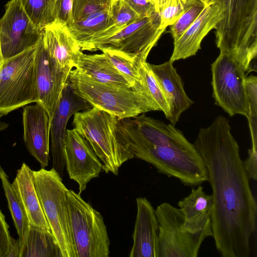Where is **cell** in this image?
Listing matches in <instances>:
<instances>
[{"label": "cell", "mask_w": 257, "mask_h": 257, "mask_svg": "<svg viewBox=\"0 0 257 257\" xmlns=\"http://www.w3.org/2000/svg\"><path fill=\"white\" fill-rule=\"evenodd\" d=\"M228 119L216 117L201 128L194 144L212 188V237L223 257H249L256 226L257 205Z\"/></svg>", "instance_id": "obj_1"}, {"label": "cell", "mask_w": 257, "mask_h": 257, "mask_svg": "<svg viewBox=\"0 0 257 257\" xmlns=\"http://www.w3.org/2000/svg\"><path fill=\"white\" fill-rule=\"evenodd\" d=\"M213 1L223 10V19L214 28L220 52L252 65L257 54V0Z\"/></svg>", "instance_id": "obj_2"}, {"label": "cell", "mask_w": 257, "mask_h": 257, "mask_svg": "<svg viewBox=\"0 0 257 257\" xmlns=\"http://www.w3.org/2000/svg\"><path fill=\"white\" fill-rule=\"evenodd\" d=\"M68 80L77 95L93 107L118 119L158 110L147 90L100 83L80 73L76 68L71 71Z\"/></svg>", "instance_id": "obj_3"}, {"label": "cell", "mask_w": 257, "mask_h": 257, "mask_svg": "<svg viewBox=\"0 0 257 257\" xmlns=\"http://www.w3.org/2000/svg\"><path fill=\"white\" fill-rule=\"evenodd\" d=\"M118 118L95 107L74 114V128L90 144L106 173L117 175L134 156L117 128Z\"/></svg>", "instance_id": "obj_4"}, {"label": "cell", "mask_w": 257, "mask_h": 257, "mask_svg": "<svg viewBox=\"0 0 257 257\" xmlns=\"http://www.w3.org/2000/svg\"><path fill=\"white\" fill-rule=\"evenodd\" d=\"M36 190L62 257H77L67 201L68 189L54 169L33 171Z\"/></svg>", "instance_id": "obj_5"}, {"label": "cell", "mask_w": 257, "mask_h": 257, "mask_svg": "<svg viewBox=\"0 0 257 257\" xmlns=\"http://www.w3.org/2000/svg\"><path fill=\"white\" fill-rule=\"evenodd\" d=\"M130 149L135 158L151 164L159 173L176 178L185 185L196 186L208 181L204 162L193 144Z\"/></svg>", "instance_id": "obj_6"}, {"label": "cell", "mask_w": 257, "mask_h": 257, "mask_svg": "<svg viewBox=\"0 0 257 257\" xmlns=\"http://www.w3.org/2000/svg\"><path fill=\"white\" fill-rule=\"evenodd\" d=\"M67 201L77 257H108L110 240L100 213L72 190Z\"/></svg>", "instance_id": "obj_7"}, {"label": "cell", "mask_w": 257, "mask_h": 257, "mask_svg": "<svg viewBox=\"0 0 257 257\" xmlns=\"http://www.w3.org/2000/svg\"><path fill=\"white\" fill-rule=\"evenodd\" d=\"M36 46L4 59L0 68V114L39 102L35 77Z\"/></svg>", "instance_id": "obj_8"}, {"label": "cell", "mask_w": 257, "mask_h": 257, "mask_svg": "<svg viewBox=\"0 0 257 257\" xmlns=\"http://www.w3.org/2000/svg\"><path fill=\"white\" fill-rule=\"evenodd\" d=\"M213 96L215 104L230 116H246L249 107L245 88L248 69L240 61L222 52L211 64Z\"/></svg>", "instance_id": "obj_9"}, {"label": "cell", "mask_w": 257, "mask_h": 257, "mask_svg": "<svg viewBox=\"0 0 257 257\" xmlns=\"http://www.w3.org/2000/svg\"><path fill=\"white\" fill-rule=\"evenodd\" d=\"M166 29L161 26L158 13L141 18L116 33L92 43L88 51L118 52L140 65L147 57Z\"/></svg>", "instance_id": "obj_10"}, {"label": "cell", "mask_w": 257, "mask_h": 257, "mask_svg": "<svg viewBox=\"0 0 257 257\" xmlns=\"http://www.w3.org/2000/svg\"><path fill=\"white\" fill-rule=\"evenodd\" d=\"M158 222L157 257H197L207 237L188 231L180 209L168 202L155 210Z\"/></svg>", "instance_id": "obj_11"}, {"label": "cell", "mask_w": 257, "mask_h": 257, "mask_svg": "<svg viewBox=\"0 0 257 257\" xmlns=\"http://www.w3.org/2000/svg\"><path fill=\"white\" fill-rule=\"evenodd\" d=\"M0 19V38L4 59L37 45L43 30L37 28L24 10L20 0H11Z\"/></svg>", "instance_id": "obj_12"}, {"label": "cell", "mask_w": 257, "mask_h": 257, "mask_svg": "<svg viewBox=\"0 0 257 257\" xmlns=\"http://www.w3.org/2000/svg\"><path fill=\"white\" fill-rule=\"evenodd\" d=\"M118 131L129 145L133 147L149 148L163 145H189L182 133L172 124L146 116L118 119Z\"/></svg>", "instance_id": "obj_13"}, {"label": "cell", "mask_w": 257, "mask_h": 257, "mask_svg": "<svg viewBox=\"0 0 257 257\" xmlns=\"http://www.w3.org/2000/svg\"><path fill=\"white\" fill-rule=\"evenodd\" d=\"M43 36L35 53V82L39 103L47 111L51 121L70 73L61 70L50 56Z\"/></svg>", "instance_id": "obj_14"}, {"label": "cell", "mask_w": 257, "mask_h": 257, "mask_svg": "<svg viewBox=\"0 0 257 257\" xmlns=\"http://www.w3.org/2000/svg\"><path fill=\"white\" fill-rule=\"evenodd\" d=\"M64 156L69 178L77 183L81 193L88 182L99 176L102 164L89 142L74 128L67 130Z\"/></svg>", "instance_id": "obj_15"}, {"label": "cell", "mask_w": 257, "mask_h": 257, "mask_svg": "<svg viewBox=\"0 0 257 257\" xmlns=\"http://www.w3.org/2000/svg\"><path fill=\"white\" fill-rule=\"evenodd\" d=\"M89 108L90 104L74 92L68 79L51 120L50 127L53 168L61 177L65 166L64 147L68 120L76 112Z\"/></svg>", "instance_id": "obj_16"}, {"label": "cell", "mask_w": 257, "mask_h": 257, "mask_svg": "<svg viewBox=\"0 0 257 257\" xmlns=\"http://www.w3.org/2000/svg\"><path fill=\"white\" fill-rule=\"evenodd\" d=\"M23 139L25 146L42 168L49 160L50 119L48 113L39 102L23 107Z\"/></svg>", "instance_id": "obj_17"}, {"label": "cell", "mask_w": 257, "mask_h": 257, "mask_svg": "<svg viewBox=\"0 0 257 257\" xmlns=\"http://www.w3.org/2000/svg\"><path fill=\"white\" fill-rule=\"evenodd\" d=\"M223 18V10L218 3L213 0L210 2L191 25L174 42L170 60L174 62L195 55L201 49L203 38Z\"/></svg>", "instance_id": "obj_18"}, {"label": "cell", "mask_w": 257, "mask_h": 257, "mask_svg": "<svg viewBox=\"0 0 257 257\" xmlns=\"http://www.w3.org/2000/svg\"><path fill=\"white\" fill-rule=\"evenodd\" d=\"M43 39L46 50L59 68L70 73L81 50L67 24L55 20L43 30Z\"/></svg>", "instance_id": "obj_19"}, {"label": "cell", "mask_w": 257, "mask_h": 257, "mask_svg": "<svg viewBox=\"0 0 257 257\" xmlns=\"http://www.w3.org/2000/svg\"><path fill=\"white\" fill-rule=\"evenodd\" d=\"M137 213L130 257H157L158 222L155 209L145 197L136 199Z\"/></svg>", "instance_id": "obj_20"}, {"label": "cell", "mask_w": 257, "mask_h": 257, "mask_svg": "<svg viewBox=\"0 0 257 257\" xmlns=\"http://www.w3.org/2000/svg\"><path fill=\"white\" fill-rule=\"evenodd\" d=\"M170 60L162 64L149 66L157 80L168 103L169 112L167 118L175 125L181 114L193 101L187 96L181 77Z\"/></svg>", "instance_id": "obj_21"}, {"label": "cell", "mask_w": 257, "mask_h": 257, "mask_svg": "<svg viewBox=\"0 0 257 257\" xmlns=\"http://www.w3.org/2000/svg\"><path fill=\"white\" fill-rule=\"evenodd\" d=\"M178 205L184 216L183 225L189 232L212 236L211 215L213 206L212 195L207 194L201 185L192 188L190 193Z\"/></svg>", "instance_id": "obj_22"}, {"label": "cell", "mask_w": 257, "mask_h": 257, "mask_svg": "<svg viewBox=\"0 0 257 257\" xmlns=\"http://www.w3.org/2000/svg\"><path fill=\"white\" fill-rule=\"evenodd\" d=\"M33 171L23 163L17 171L12 186L24 208L30 224L51 231L36 190Z\"/></svg>", "instance_id": "obj_23"}, {"label": "cell", "mask_w": 257, "mask_h": 257, "mask_svg": "<svg viewBox=\"0 0 257 257\" xmlns=\"http://www.w3.org/2000/svg\"><path fill=\"white\" fill-rule=\"evenodd\" d=\"M75 68L80 73L99 82L119 86L132 87L103 53L87 55L81 52Z\"/></svg>", "instance_id": "obj_24"}, {"label": "cell", "mask_w": 257, "mask_h": 257, "mask_svg": "<svg viewBox=\"0 0 257 257\" xmlns=\"http://www.w3.org/2000/svg\"><path fill=\"white\" fill-rule=\"evenodd\" d=\"M79 43L81 50H85L91 40L101 34L102 39L115 33L111 11H102L92 14L84 19L68 25Z\"/></svg>", "instance_id": "obj_25"}, {"label": "cell", "mask_w": 257, "mask_h": 257, "mask_svg": "<svg viewBox=\"0 0 257 257\" xmlns=\"http://www.w3.org/2000/svg\"><path fill=\"white\" fill-rule=\"evenodd\" d=\"M18 257H62V254L51 231L30 224Z\"/></svg>", "instance_id": "obj_26"}, {"label": "cell", "mask_w": 257, "mask_h": 257, "mask_svg": "<svg viewBox=\"0 0 257 257\" xmlns=\"http://www.w3.org/2000/svg\"><path fill=\"white\" fill-rule=\"evenodd\" d=\"M0 179L8 207L19 235L20 251L25 242L30 223L24 208L13 189L12 184L10 182L9 176L1 165Z\"/></svg>", "instance_id": "obj_27"}, {"label": "cell", "mask_w": 257, "mask_h": 257, "mask_svg": "<svg viewBox=\"0 0 257 257\" xmlns=\"http://www.w3.org/2000/svg\"><path fill=\"white\" fill-rule=\"evenodd\" d=\"M101 51L132 87L148 91L140 71L141 64L136 63L116 51L109 50Z\"/></svg>", "instance_id": "obj_28"}, {"label": "cell", "mask_w": 257, "mask_h": 257, "mask_svg": "<svg viewBox=\"0 0 257 257\" xmlns=\"http://www.w3.org/2000/svg\"><path fill=\"white\" fill-rule=\"evenodd\" d=\"M26 13L38 28L43 30L55 20L53 11L56 0H20Z\"/></svg>", "instance_id": "obj_29"}, {"label": "cell", "mask_w": 257, "mask_h": 257, "mask_svg": "<svg viewBox=\"0 0 257 257\" xmlns=\"http://www.w3.org/2000/svg\"><path fill=\"white\" fill-rule=\"evenodd\" d=\"M140 71L146 87L158 110L163 111L167 118L169 114V107L164 94L149 66V63L147 61L142 63L140 66Z\"/></svg>", "instance_id": "obj_30"}, {"label": "cell", "mask_w": 257, "mask_h": 257, "mask_svg": "<svg viewBox=\"0 0 257 257\" xmlns=\"http://www.w3.org/2000/svg\"><path fill=\"white\" fill-rule=\"evenodd\" d=\"M208 3L200 0H194L179 18L170 26L174 42L177 41L191 25Z\"/></svg>", "instance_id": "obj_31"}, {"label": "cell", "mask_w": 257, "mask_h": 257, "mask_svg": "<svg viewBox=\"0 0 257 257\" xmlns=\"http://www.w3.org/2000/svg\"><path fill=\"white\" fill-rule=\"evenodd\" d=\"M114 1V0H73L72 22L70 24L79 21L92 14L102 11H110Z\"/></svg>", "instance_id": "obj_32"}, {"label": "cell", "mask_w": 257, "mask_h": 257, "mask_svg": "<svg viewBox=\"0 0 257 257\" xmlns=\"http://www.w3.org/2000/svg\"><path fill=\"white\" fill-rule=\"evenodd\" d=\"M111 15L115 34L141 18L124 0L114 1Z\"/></svg>", "instance_id": "obj_33"}, {"label": "cell", "mask_w": 257, "mask_h": 257, "mask_svg": "<svg viewBox=\"0 0 257 257\" xmlns=\"http://www.w3.org/2000/svg\"><path fill=\"white\" fill-rule=\"evenodd\" d=\"M245 88L247 97L249 114L247 119L250 131L252 147L257 148L256 118H257V77L251 75L245 78Z\"/></svg>", "instance_id": "obj_34"}, {"label": "cell", "mask_w": 257, "mask_h": 257, "mask_svg": "<svg viewBox=\"0 0 257 257\" xmlns=\"http://www.w3.org/2000/svg\"><path fill=\"white\" fill-rule=\"evenodd\" d=\"M194 0H169L159 13L161 26L166 29L173 24Z\"/></svg>", "instance_id": "obj_35"}, {"label": "cell", "mask_w": 257, "mask_h": 257, "mask_svg": "<svg viewBox=\"0 0 257 257\" xmlns=\"http://www.w3.org/2000/svg\"><path fill=\"white\" fill-rule=\"evenodd\" d=\"M73 0H56L53 11L54 20L65 22L67 25L72 22Z\"/></svg>", "instance_id": "obj_36"}, {"label": "cell", "mask_w": 257, "mask_h": 257, "mask_svg": "<svg viewBox=\"0 0 257 257\" xmlns=\"http://www.w3.org/2000/svg\"><path fill=\"white\" fill-rule=\"evenodd\" d=\"M12 237L5 215L0 210V257H6L10 249Z\"/></svg>", "instance_id": "obj_37"}, {"label": "cell", "mask_w": 257, "mask_h": 257, "mask_svg": "<svg viewBox=\"0 0 257 257\" xmlns=\"http://www.w3.org/2000/svg\"><path fill=\"white\" fill-rule=\"evenodd\" d=\"M141 17L149 16L156 12L154 5L148 0H124Z\"/></svg>", "instance_id": "obj_38"}, {"label": "cell", "mask_w": 257, "mask_h": 257, "mask_svg": "<svg viewBox=\"0 0 257 257\" xmlns=\"http://www.w3.org/2000/svg\"><path fill=\"white\" fill-rule=\"evenodd\" d=\"M20 252V241L19 239L12 237L9 251L6 257H18Z\"/></svg>", "instance_id": "obj_39"}, {"label": "cell", "mask_w": 257, "mask_h": 257, "mask_svg": "<svg viewBox=\"0 0 257 257\" xmlns=\"http://www.w3.org/2000/svg\"><path fill=\"white\" fill-rule=\"evenodd\" d=\"M155 6V11L159 13L163 6L169 0H148Z\"/></svg>", "instance_id": "obj_40"}, {"label": "cell", "mask_w": 257, "mask_h": 257, "mask_svg": "<svg viewBox=\"0 0 257 257\" xmlns=\"http://www.w3.org/2000/svg\"><path fill=\"white\" fill-rule=\"evenodd\" d=\"M3 116V115L2 114H0V131L5 130L9 126L8 123L2 120V117Z\"/></svg>", "instance_id": "obj_41"}, {"label": "cell", "mask_w": 257, "mask_h": 257, "mask_svg": "<svg viewBox=\"0 0 257 257\" xmlns=\"http://www.w3.org/2000/svg\"><path fill=\"white\" fill-rule=\"evenodd\" d=\"M4 61V58L3 55L2 51V46H1V38H0V68L3 65Z\"/></svg>", "instance_id": "obj_42"}, {"label": "cell", "mask_w": 257, "mask_h": 257, "mask_svg": "<svg viewBox=\"0 0 257 257\" xmlns=\"http://www.w3.org/2000/svg\"><path fill=\"white\" fill-rule=\"evenodd\" d=\"M204 3H208V2L206 0H200Z\"/></svg>", "instance_id": "obj_43"}, {"label": "cell", "mask_w": 257, "mask_h": 257, "mask_svg": "<svg viewBox=\"0 0 257 257\" xmlns=\"http://www.w3.org/2000/svg\"><path fill=\"white\" fill-rule=\"evenodd\" d=\"M208 3H209L210 2L212 1V0H206Z\"/></svg>", "instance_id": "obj_44"}]
</instances>
